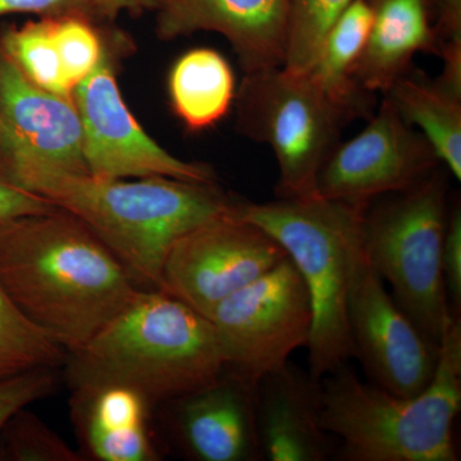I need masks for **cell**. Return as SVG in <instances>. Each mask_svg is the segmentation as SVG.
Segmentation results:
<instances>
[{
	"instance_id": "ac0fdd59",
	"label": "cell",
	"mask_w": 461,
	"mask_h": 461,
	"mask_svg": "<svg viewBox=\"0 0 461 461\" xmlns=\"http://www.w3.org/2000/svg\"><path fill=\"white\" fill-rule=\"evenodd\" d=\"M372 26L357 69L366 93H384L418 53L436 54L430 0H371Z\"/></svg>"
},
{
	"instance_id": "9c48e42d",
	"label": "cell",
	"mask_w": 461,
	"mask_h": 461,
	"mask_svg": "<svg viewBox=\"0 0 461 461\" xmlns=\"http://www.w3.org/2000/svg\"><path fill=\"white\" fill-rule=\"evenodd\" d=\"M124 42L117 32L108 36L98 66L72 94L83 122L87 173L102 180L169 177L214 184L211 167L173 156L130 111L115 74L118 47Z\"/></svg>"
},
{
	"instance_id": "52a82bcc",
	"label": "cell",
	"mask_w": 461,
	"mask_h": 461,
	"mask_svg": "<svg viewBox=\"0 0 461 461\" xmlns=\"http://www.w3.org/2000/svg\"><path fill=\"white\" fill-rule=\"evenodd\" d=\"M235 105L239 132L275 153L278 198L318 196V173L345 120L308 76L284 67L244 75Z\"/></svg>"
},
{
	"instance_id": "3957f363",
	"label": "cell",
	"mask_w": 461,
	"mask_h": 461,
	"mask_svg": "<svg viewBox=\"0 0 461 461\" xmlns=\"http://www.w3.org/2000/svg\"><path fill=\"white\" fill-rule=\"evenodd\" d=\"M65 364L72 388L121 384L153 408L212 384L226 366L212 321L162 290L139 291Z\"/></svg>"
},
{
	"instance_id": "5b68a950",
	"label": "cell",
	"mask_w": 461,
	"mask_h": 461,
	"mask_svg": "<svg viewBox=\"0 0 461 461\" xmlns=\"http://www.w3.org/2000/svg\"><path fill=\"white\" fill-rule=\"evenodd\" d=\"M368 206L313 196L268 203L238 200L233 209L236 217L260 227L284 248L304 281L313 313L306 345L309 375L317 381L354 357L348 291Z\"/></svg>"
},
{
	"instance_id": "d4e9b609",
	"label": "cell",
	"mask_w": 461,
	"mask_h": 461,
	"mask_svg": "<svg viewBox=\"0 0 461 461\" xmlns=\"http://www.w3.org/2000/svg\"><path fill=\"white\" fill-rule=\"evenodd\" d=\"M0 460L81 461L83 454L32 412L21 409L0 430Z\"/></svg>"
},
{
	"instance_id": "cb8c5ba5",
	"label": "cell",
	"mask_w": 461,
	"mask_h": 461,
	"mask_svg": "<svg viewBox=\"0 0 461 461\" xmlns=\"http://www.w3.org/2000/svg\"><path fill=\"white\" fill-rule=\"evenodd\" d=\"M354 0H288V35L284 68L304 75L321 42Z\"/></svg>"
},
{
	"instance_id": "e0dca14e",
	"label": "cell",
	"mask_w": 461,
	"mask_h": 461,
	"mask_svg": "<svg viewBox=\"0 0 461 461\" xmlns=\"http://www.w3.org/2000/svg\"><path fill=\"white\" fill-rule=\"evenodd\" d=\"M72 390V420L84 457L99 461L160 459L150 429L154 408L138 391L121 384Z\"/></svg>"
},
{
	"instance_id": "30bf717a",
	"label": "cell",
	"mask_w": 461,
	"mask_h": 461,
	"mask_svg": "<svg viewBox=\"0 0 461 461\" xmlns=\"http://www.w3.org/2000/svg\"><path fill=\"white\" fill-rule=\"evenodd\" d=\"M285 258L286 251L271 235L232 211L175 242L163 266L160 290L211 320L227 297Z\"/></svg>"
},
{
	"instance_id": "d6a6232c",
	"label": "cell",
	"mask_w": 461,
	"mask_h": 461,
	"mask_svg": "<svg viewBox=\"0 0 461 461\" xmlns=\"http://www.w3.org/2000/svg\"><path fill=\"white\" fill-rule=\"evenodd\" d=\"M0 145H2V114H0Z\"/></svg>"
},
{
	"instance_id": "484cf974",
	"label": "cell",
	"mask_w": 461,
	"mask_h": 461,
	"mask_svg": "<svg viewBox=\"0 0 461 461\" xmlns=\"http://www.w3.org/2000/svg\"><path fill=\"white\" fill-rule=\"evenodd\" d=\"M54 36L63 74L72 91L98 66L108 36L95 20L81 14L53 16Z\"/></svg>"
},
{
	"instance_id": "2e32d148",
	"label": "cell",
	"mask_w": 461,
	"mask_h": 461,
	"mask_svg": "<svg viewBox=\"0 0 461 461\" xmlns=\"http://www.w3.org/2000/svg\"><path fill=\"white\" fill-rule=\"evenodd\" d=\"M321 384L287 362L257 384V424L263 460L327 461L330 436L321 427Z\"/></svg>"
},
{
	"instance_id": "9a60e30c",
	"label": "cell",
	"mask_w": 461,
	"mask_h": 461,
	"mask_svg": "<svg viewBox=\"0 0 461 461\" xmlns=\"http://www.w3.org/2000/svg\"><path fill=\"white\" fill-rule=\"evenodd\" d=\"M162 41L215 32L230 42L244 75L284 67L288 0H151Z\"/></svg>"
},
{
	"instance_id": "6da1fadb",
	"label": "cell",
	"mask_w": 461,
	"mask_h": 461,
	"mask_svg": "<svg viewBox=\"0 0 461 461\" xmlns=\"http://www.w3.org/2000/svg\"><path fill=\"white\" fill-rule=\"evenodd\" d=\"M0 286L67 354L140 291L93 230L60 208L0 226Z\"/></svg>"
},
{
	"instance_id": "44dd1931",
	"label": "cell",
	"mask_w": 461,
	"mask_h": 461,
	"mask_svg": "<svg viewBox=\"0 0 461 461\" xmlns=\"http://www.w3.org/2000/svg\"><path fill=\"white\" fill-rule=\"evenodd\" d=\"M397 112L426 139L437 159L461 180V98L436 81L405 74L387 91Z\"/></svg>"
},
{
	"instance_id": "7c38bea8",
	"label": "cell",
	"mask_w": 461,
	"mask_h": 461,
	"mask_svg": "<svg viewBox=\"0 0 461 461\" xmlns=\"http://www.w3.org/2000/svg\"><path fill=\"white\" fill-rule=\"evenodd\" d=\"M0 114V168L18 186L36 172L87 173L74 95L39 87L2 50Z\"/></svg>"
},
{
	"instance_id": "603a6c76",
	"label": "cell",
	"mask_w": 461,
	"mask_h": 461,
	"mask_svg": "<svg viewBox=\"0 0 461 461\" xmlns=\"http://www.w3.org/2000/svg\"><path fill=\"white\" fill-rule=\"evenodd\" d=\"M66 350L27 320L0 286V381L66 362Z\"/></svg>"
},
{
	"instance_id": "7a4b0ae2",
	"label": "cell",
	"mask_w": 461,
	"mask_h": 461,
	"mask_svg": "<svg viewBox=\"0 0 461 461\" xmlns=\"http://www.w3.org/2000/svg\"><path fill=\"white\" fill-rule=\"evenodd\" d=\"M86 224L140 290H160L165 260L191 230L233 211L217 184L169 177L102 180L87 173L36 172L20 182Z\"/></svg>"
},
{
	"instance_id": "4dcf8cb0",
	"label": "cell",
	"mask_w": 461,
	"mask_h": 461,
	"mask_svg": "<svg viewBox=\"0 0 461 461\" xmlns=\"http://www.w3.org/2000/svg\"><path fill=\"white\" fill-rule=\"evenodd\" d=\"M8 14H36L39 17L81 14L98 21L94 0H0V17Z\"/></svg>"
},
{
	"instance_id": "f546056e",
	"label": "cell",
	"mask_w": 461,
	"mask_h": 461,
	"mask_svg": "<svg viewBox=\"0 0 461 461\" xmlns=\"http://www.w3.org/2000/svg\"><path fill=\"white\" fill-rule=\"evenodd\" d=\"M58 206L14 184L0 168V226L30 214L47 213Z\"/></svg>"
},
{
	"instance_id": "8992f818",
	"label": "cell",
	"mask_w": 461,
	"mask_h": 461,
	"mask_svg": "<svg viewBox=\"0 0 461 461\" xmlns=\"http://www.w3.org/2000/svg\"><path fill=\"white\" fill-rule=\"evenodd\" d=\"M447 185L441 171L366 208L364 249L403 313L438 348L454 313L442 277Z\"/></svg>"
},
{
	"instance_id": "f1b7e54d",
	"label": "cell",
	"mask_w": 461,
	"mask_h": 461,
	"mask_svg": "<svg viewBox=\"0 0 461 461\" xmlns=\"http://www.w3.org/2000/svg\"><path fill=\"white\" fill-rule=\"evenodd\" d=\"M442 277L451 312L460 315L461 311V209L454 205L448 212L447 226L442 244Z\"/></svg>"
},
{
	"instance_id": "ffe728a7",
	"label": "cell",
	"mask_w": 461,
	"mask_h": 461,
	"mask_svg": "<svg viewBox=\"0 0 461 461\" xmlns=\"http://www.w3.org/2000/svg\"><path fill=\"white\" fill-rule=\"evenodd\" d=\"M236 91L232 67L212 48L186 51L169 71L173 113L190 132H202L220 123L235 104Z\"/></svg>"
},
{
	"instance_id": "ba28073f",
	"label": "cell",
	"mask_w": 461,
	"mask_h": 461,
	"mask_svg": "<svg viewBox=\"0 0 461 461\" xmlns=\"http://www.w3.org/2000/svg\"><path fill=\"white\" fill-rule=\"evenodd\" d=\"M226 368L259 381L306 348L313 313L290 258L227 297L212 314Z\"/></svg>"
},
{
	"instance_id": "8fae6325",
	"label": "cell",
	"mask_w": 461,
	"mask_h": 461,
	"mask_svg": "<svg viewBox=\"0 0 461 461\" xmlns=\"http://www.w3.org/2000/svg\"><path fill=\"white\" fill-rule=\"evenodd\" d=\"M348 324L354 357L371 384L400 396L426 390L435 375L438 348L396 304L369 262L364 240L351 262Z\"/></svg>"
},
{
	"instance_id": "4fadbf2b",
	"label": "cell",
	"mask_w": 461,
	"mask_h": 461,
	"mask_svg": "<svg viewBox=\"0 0 461 461\" xmlns=\"http://www.w3.org/2000/svg\"><path fill=\"white\" fill-rule=\"evenodd\" d=\"M438 163L426 139L386 96L363 131L330 150L318 173L317 195L368 206L420 184Z\"/></svg>"
},
{
	"instance_id": "d6986e66",
	"label": "cell",
	"mask_w": 461,
	"mask_h": 461,
	"mask_svg": "<svg viewBox=\"0 0 461 461\" xmlns=\"http://www.w3.org/2000/svg\"><path fill=\"white\" fill-rule=\"evenodd\" d=\"M371 0H354L333 23L305 75L341 117L366 111V93L357 81V69L372 26Z\"/></svg>"
},
{
	"instance_id": "83f0119b",
	"label": "cell",
	"mask_w": 461,
	"mask_h": 461,
	"mask_svg": "<svg viewBox=\"0 0 461 461\" xmlns=\"http://www.w3.org/2000/svg\"><path fill=\"white\" fill-rule=\"evenodd\" d=\"M56 386L53 368H38L0 381V430L21 409L50 395Z\"/></svg>"
},
{
	"instance_id": "277c9868",
	"label": "cell",
	"mask_w": 461,
	"mask_h": 461,
	"mask_svg": "<svg viewBox=\"0 0 461 461\" xmlns=\"http://www.w3.org/2000/svg\"><path fill=\"white\" fill-rule=\"evenodd\" d=\"M321 427L341 441L342 461H457L454 423L461 409V321L453 315L432 381L400 396L363 382L348 363L321 378Z\"/></svg>"
},
{
	"instance_id": "1f68e13d",
	"label": "cell",
	"mask_w": 461,
	"mask_h": 461,
	"mask_svg": "<svg viewBox=\"0 0 461 461\" xmlns=\"http://www.w3.org/2000/svg\"><path fill=\"white\" fill-rule=\"evenodd\" d=\"M151 0H94L96 20L114 21L122 14H140L150 9Z\"/></svg>"
},
{
	"instance_id": "7402d4cb",
	"label": "cell",
	"mask_w": 461,
	"mask_h": 461,
	"mask_svg": "<svg viewBox=\"0 0 461 461\" xmlns=\"http://www.w3.org/2000/svg\"><path fill=\"white\" fill-rule=\"evenodd\" d=\"M0 50L23 75L42 89L72 96L67 83L54 36L53 16L39 17L0 32Z\"/></svg>"
},
{
	"instance_id": "5bb4252c",
	"label": "cell",
	"mask_w": 461,
	"mask_h": 461,
	"mask_svg": "<svg viewBox=\"0 0 461 461\" xmlns=\"http://www.w3.org/2000/svg\"><path fill=\"white\" fill-rule=\"evenodd\" d=\"M257 384L224 366L212 384L162 403L173 444L191 460H263Z\"/></svg>"
},
{
	"instance_id": "4316f807",
	"label": "cell",
	"mask_w": 461,
	"mask_h": 461,
	"mask_svg": "<svg viewBox=\"0 0 461 461\" xmlns=\"http://www.w3.org/2000/svg\"><path fill=\"white\" fill-rule=\"evenodd\" d=\"M436 5V56L442 72L436 83L461 98V0H430Z\"/></svg>"
}]
</instances>
